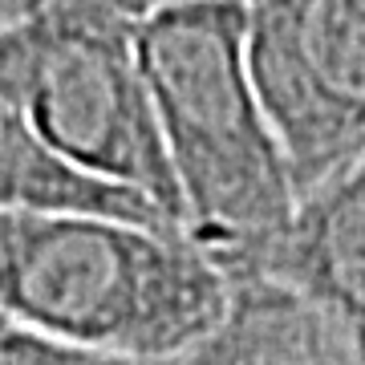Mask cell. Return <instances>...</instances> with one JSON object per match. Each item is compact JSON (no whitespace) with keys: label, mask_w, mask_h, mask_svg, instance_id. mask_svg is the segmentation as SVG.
<instances>
[{"label":"cell","mask_w":365,"mask_h":365,"mask_svg":"<svg viewBox=\"0 0 365 365\" xmlns=\"http://www.w3.org/2000/svg\"><path fill=\"white\" fill-rule=\"evenodd\" d=\"M37 13H45V0H0V41L25 29Z\"/></svg>","instance_id":"cell-10"},{"label":"cell","mask_w":365,"mask_h":365,"mask_svg":"<svg viewBox=\"0 0 365 365\" xmlns=\"http://www.w3.org/2000/svg\"><path fill=\"white\" fill-rule=\"evenodd\" d=\"M361 158H365V150H361Z\"/></svg>","instance_id":"cell-12"},{"label":"cell","mask_w":365,"mask_h":365,"mask_svg":"<svg viewBox=\"0 0 365 365\" xmlns=\"http://www.w3.org/2000/svg\"><path fill=\"white\" fill-rule=\"evenodd\" d=\"M220 325L179 365H365V333L260 268H227Z\"/></svg>","instance_id":"cell-6"},{"label":"cell","mask_w":365,"mask_h":365,"mask_svg":"<svg viewBox=\"0 0 365 365\" xmlns=\"http://www.w3.org/2000/svg\"><path fill=\"white\" fill-rule=\"evenodd\" d=\"M223 268H260L365 333V158L304 191L272 244Z\"/></svg>","instance_id":"cell-5"},{"label":"cell","mask_w":365,"mask_h":365,"mask_svg":"<svg viewBox=\"0 0 365 365\" xmlns=\"http://www.w3.org/2000/svg\"><path fill=\"white\" fill-rule=\"evenodd\" d=\"M248 57L300 195L365 150V0H252Z\"/></svg>","instance_id":"cell-4"},{"label":"cell","mask_w":365,"mask_h":365,"mask_svg":"<svg viewBox=\"0 0 365 365\" xmlns=\"http://www.w3.org/2000/svg\"><path fill=\"white\" fill-rule=\"evenodd\" d=\"M182 357H122V353H102L86 345L45 337L21 325H0V365H179Z\"/></svg>","instance_id":"cell-8"},{"label":"cell","mask_w":365,"mask_h":365,"mask_svg":"<svg viewBox=\"0 0 365 365\" xmlns=\"http://www.w3.org/2000/svg\"><path fill=\"white\" fill-rule=\"evenodd\" d=\"M0 93L13 98L73 167L130 187L182 223L134 25L45 9L0 41Z\"/></svg>","instance_id":"cell-3"},{"label":"cell","mask_w":365,"mask_h":365,"mask_svg":"<svg viewBox=\"0 0 365 365\" xmlns=\"http://www.w3.org/2000/svg\"><path fill=\"white\" fill-rule=\"evenodd\" d=\"M170 0H45V9L57 13H78V16H106V21H143L146 13H155Z\"/></svg>","instance_id":"cell-9"},{"label":"cell","mask_w":365,"mask_h":365,"mask_svg":"<svg viewBox=\"0 0 365 365\" xmlns=\"http://www.w3.org/2000/svg\"><path fill=\"white\" fill-rule=\"evenodd\" d=\"M232 276L187 227L93 211H0V317L122 357H182L220 325Z\"/></svg>","instance_id":"cell-1"},{"label":"cell","mask_w":365,"mask_h":365,"mask_svg":"<svg viewBox=\"0 0 365 365\" xmlns=\"http://www.w3.org/2000/svg\"><path fill=\"white\" fill-rule=\"evenodd\" d=\"M0 325H4V317H0Z\"/></svg>","instance_id":"cell-11"},{"label":"cell","mask_w":365,"mask_h":365,"mask_svg":"<svg viewBox=\"0 0 365 365\" xmlns=\"http://www.w3.org/2000/svg\"><path fill=\"white\" fill-rule=\"evenodd\" d=\"M248 4H252V0H248Z\"/></svg>","instance_id":"cell-13"},{"label":"cell","mask_w":365,"mask_h":365,"mask_svg":"<svg viewBox=\"0 0 365 365\" xmlns=\"http://www.w3.org/2000/svg\"><path fill=\"white\" fill-rule=\"evenodd\" d=\"M187 232L223 264L288 227L300 187L248 57V0H170L134 21Z\"/></svg>","instance_id":"cell-2"},{"label":"cell","mask_w":365,"mask_h":365,"mask_svg":"<svg viewBox=\"0 0 365 365\" xmlns=\"http://www.w3.org/2000/svg\"><path fill=\"white\" fill-rule=\"evenodd\" d=\"M0 211H93L122 220L182 227L130 187L93 179L57 155L29 114L0 93Z\"/></svg>","instance_id":"cell-7"}]
</instances>
